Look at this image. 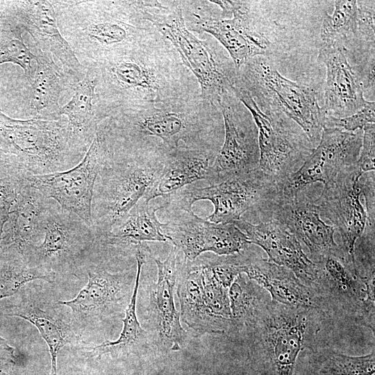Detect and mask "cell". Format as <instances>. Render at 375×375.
Masks as SVG:
<instances>
[{
    "label": "cell",
    "instance_id": "cell-40",
    "mask_svg": "<svg viewBox=\"0 0 375 375\" xmlns=\"http://www.w3.org/2000/svg\"><path fill=\"white\" fill-rule=\"evenodd\" d=\"M24 178L25 177L17 176L0 178V243L4 226Z\"/></svg>",
    "mask_w": 375,
    "mask_h": 375
},
{
    "label": "cell",
    "instance_id": "cell-43",
    "mask_svg": "<svg viewBox=\"0 0 375 375\" xmlns=\"http://www.w3.org/2000/svg\"><path fill=\"white\" fill-rule=\"evenodd\" d=\"M15 363L14 349L0 336V375H6L3 369Z\"/></svg>",
    "mask_w": 375,
    "mask_h": 375
},
{
    "label": "cell",
    "instance_id": "cell-8",
    "mask_svg": "<svg viewBox=\"0 0 375 375\" xmlns=\"http://www.w3.org/2000/svg\"><path fill=\"white\" fill-rule=\"evenodd\" d=\"M316 279L312 286L321 308L374 332V272H365L355 260L338 248L315 262Z\"/></svg>",
    "mask_w": 375,
    "mask_h": 375
},
{
    "label": "cell",
    "instance_id": "cell-1",
    "mask_svg": "<svg viewBox=\"0 0 375 375\" xmlns=\"http://www.w3.org/2000/svg\"><path fill=\"white\" fill-rule=\"evenodd\" d=\"M93 65L108 117L121 109L200 94L196 78L160 32Z\"/></svg>",
    "mask_w": 375,
    "mask_h": 375
},
{
    "label": "cell",
    "instance_id": "cell-11",
    "mask_svg": "<svg viewBox=\"0 0 375 375\" xmlns=\"http://www.w3.org/2000/svg\"><path fill=\"white\" fill-rule=\"evenodd\" d=\"M279 190V185L257 168L206 187H184L162 197V200L171 212L190 211L195 201L208 200L214 206L213 212L206 218L208 221L233 224L248 211L258 215Z\"/></svg>",
    "mask_w": 375,
    "mask_h": 375
},
{
    "label": "cell",
    "instance_id": "cell-10",
    "mask_svg": "<svg viewBox=\"0 0 375 375\" xmlns=\"http://www.w3.org/2000/svg\"><path fill=\"white\" fill-rule=\"evenodd\" d=\"M233 91L250 112L258 128V168L281 185L299 169L315 147L292 120L267 106H258L247 91L236 85Z\"/></svg>",
    "mask_w": 375,
    "mask_h": 375
},
{
    "label": "cell",
    "instance_id": "cell-24",
    "mask_svg": "<svg viewBox=\"0 0 375 375\" xmlns=\"http://www.w3.org/2000/svg\"><path fill=\"white\" fill-rule=\"evenodd\" d=\"M237 256L242 274L264 288L272 300L292 306L322 310L315 292L302 283L289 269L256 255L249 248Z\"/></svg>",
    "mask_w": 375,
    "mask_h": 375
},
{
    "label": "cell",
    "instance_id": "cell-30",
    "mask_svg": "<svg viewBox=\"0 0 375 375\" xmlns=\"http://www.w3.org/2000/svg\"><path fill=\"white\" fill-rule=\"evenodd\" d=\"M176 292L183 322L197 335L224 333L210 315L204 300L203 276L199 260H179Z\"/></svg>",
    "mask_w": 375,
    "mask_h": 375
},
{
    "label": "cell",
    "instance_id": "cell-21",
    "mask_svg": "<svg viewBox=\"0 0 375 375\" xmlns=\"http://www.w3.org/2000/svg\"><path fill=\"white\" fill-rule=\"evenodd\" d=\"M11 15L27 31L32 41L50 53L73 84L85 76L86 69L62 35L51 1H17L12 3Z\"/></svg>",
    "mask_w": 375,
    "mask_h": 375
},
{
    "label": "cell",
    "instance_id": "cell-22",
    "mask_svg": "<svg viewBox=\"0 0 375 375\" xmlns=\"http://www.w3.org/2000/svg\"><path fill=\"white\" fill-rule=\"evenodd\" d=\"M88 253L87 284L73 299L58 302L71 309L73 319L80 325L113 313L126 299L133 279L131 271L111 273L102 262H91Z\"/></svg>",
    "mask_w": 375,
    "mask_h": 375
},
{
    "label": "cell",
    "instance_id": "cell-13",
    "mask_svg": "<svg viewBox=\"0 0 375 375\" xmlns=\"http://www.w3.org/2000/svg\"><path fill=\"white\" fill-rule=\"evenodd\" d=\"M217 108L223 117L224 140L206 180L209 185L254 171L260 159L257 126L233 88L222 96Z\"/></svg>",
    "mask_w": 375,
    "mask_h": 375
},
{
    "label": "cell",
    "instance_id": "cell-20",
    "mask_svg": "<svg viewBox=\"0 0 375 375\" xmlns=\"http://www.w3.org/2000/svg\"><path fill=\"white\" fill-rule=\"evenodd\" d=\"M51 201L24 178L3 228L0 256L22 258L26 262L44 240Z\"/></svg>",
    "mask_w": 375,
    "mask_h": 375
},
{
    "label": "cell",
    "instance_id": "cell-12",
    "mask_svg": "<svg viewBox=\"0 0 375 375\" xmlns=\"http://www.w3.org/2000/svg\"><path fill=\"white\" fill-rule=\"evenodd\" d=\"M231 3V17L227 19L216 16L210 1H181V6L186 28L215 38L225 48L238 71L251 58L267 55L271 43L258 28L251 3Z\"/></svg>",
    "mask_w": 375,
    "mask_h": 375
},
{
    "label": "cell",
    "instance_id": "cell-16",
    "mask_svg": "<svg viewBox=\"0 0 375 375\" xmlns=\"http://www.w3.org/2000/svg\"><path fill=\"white\" fill-rule=\"evenodd\" d=\"M363 174L356 164L346 168L325 185L321 194L314 200L320 216L332 223L340 235V247L352 258H355V246L367 221L361 201Z\"/></svg>",
    "mask_w": 375,
    "mask_h": 375
},
{
    "label": "cell",
    "instance_id": "cell-29",
    "mask_svg": "<svg viewBox=\"0 0 375 375\" xmlns=\"http://www.w3.org/2000/svg\"><path fill=\"white\" fill-rule=\"evenodd\" d=\"M28 46L37 63L31 84V115L33 118L58 119L61 93L72 88L74 84L50 53L41 49L33 41Z\"/></svg>",
    "mask_w": 375,
    "mask_h": 375
},
{
    "label": "cell",
    "instance_id": "cell-34",
    "mask_svg": "<svg viewBox=\"0 0 375 375\" xmlns=\"http://www.w3.org/2000/svg\"><path fill=\"white\" fill-rule=\"evenodd\" d=\"M334 3L333 14H326L323 19L321 45L335 46L345 49L349 42L361 33L360 8L358 1L338 0Z\"/></svg>",
    "mask_w": 375,
    "mask_h": 375
},
{
    "label": "cell",
    "instance_id": "cell-14",
    "mask_svg": "<svg viewBox=\"0 0 375 375\" xmlns=\"http://www.w3.org/2000/svg\"><path fill=\"white\" fill-rule=\"evenodd\" d=\"M107 152L106 142L97 131L90 148L78 164L66 171L27 176L25 180L47 199L56 201L92 227L94 187Z\"/></svg>",
    "mask_w": 375,
    "mask_h": 375
},
{
    "label": "cell",
    "instance_id": "cell-35",
    "mask_svg": "<svg viewBox=\"0 0 375 375\" xmlns=\"http://www.w3.org/2000/svg\"><path fill=\"white\" fill-rule=\"evenodd\" d=\"M233 327L247 330L271 300L269 294L242 274L235 279L229 292Z\"/></svg>",
    "mask_w": 375,
    "mask_h": 375
},
{
    "label": "cell",
    "instance_id": "cell-3",
    "mask_svg": "<svg viewBox=\"0 0 375 375\" xmlns=\"http://www.w3.org/2000/svg\"><path fill=\"white\" fill-rule=\"evenodd\" d=\"M59 30L87 66L135 46L159 31L136 1H51Z\"/></svg>",
    "mask_w": 375,
    "mask_h": 375
},
{
    "label": "cell",
    "instance_id": "cell-6",
    "mask_svg": "<svg viewBox=\"0 0 375 375\" xmlns=\"http://www.w3.org/2000/svg\"><path fill=\"white\" fill-rule=\"evenodd\" d=\"M149 21L172 44L183 65L196 78L201 97L217 108L237 79L235 65L223 47L210 35L197 36L185 24L181 1H137Z\"/></svg>",
    "mask_w": 375,
    "mask_h": 375
},
{
    "label": "cell",
    "instance_id": "cell-23",
    "mask_svg": "<svg viewBox=\"0 0 375 375\" xmlns=\"http://www.w3.org/2000/svg\"><path fill=\"white\" fill-rule=\"evenodd\" d=\"M233 224L247 235L251 244L265 250L268 260L289 269L302 283L312 288L317 276L316 265L285 227L275 221L253 224L242 218Z\"/></svg>",
    "mask_w": 375,
    "mask_h": 375
},
{
    "label": "cell",
    "instance_id": "cell-4",
    "mask_svg": "<svg viewBox=\"0 0 375 375\" xmlns=\"http://www.w3.org/2000/svg\"><path fill=\"white\" fill-rule=\"evenodd\" d=\"M104 139L108 152L95 181L91 204L92 228L96 234L109 231L142 199L165 161V151L156 140L149 139L137 149L122 150Z\"/></svg>",
    "mask_w": 375,
    "mask_h": 375
},
{
    "label": "cell",
    "instance_id": "cell-5",
    "mask_svg": "<svg viewBox=\"0 0 375 375\" xmlns=\"http://www.w3.org/2000/svg\"><path fill=\"white\" fill-rule=\"evenodd\" d=\"M331 317L321 309L270 300L246 331L253 356L266 375H293L303 349L317 352Z\"/></svg>",
    "mask_w": 375,
    "mask_h": 375
},
{
    "label": "cell",
    "instance_id": "cell-38",
    "mask_svg": "<svg viewBox=\"0 0 375 375\" xmlns=\"http://www.w3.org/2000/svg\"><path fill=\"white\" fill-rule=\"evenodd\" d=\"M320 372L323 375H373L375 372L374 351L360 356L326 351L323 353Z\"/></svg>",
    "mask_w": 375,
    "mask_h": 375
},
{
    "label": "cell",
    "instance_id": "cell-25",
    "mask_svg": "<svg viewBox=\"0 0 375 375\" xmlns=\"http://www.w3.org/2000/svg\"><path fill=\"white\" fill-rule=\"evenodd\" d=\"M345 49L321 45L318 61L324 65L326 78L324 93L326 115L344 117L353 115L365 104L363 89L351 67Z\"/></svg>",
    "mask_w": 375,
    "mask_h": 375
},
{
    "label": "cell",
    "instance_id": "cell-2",
    "mask_svg": "<svg viewBox=\"0 0 375 375\" xmlns=\"http://www.w3.org/2000/svg\"><path fill=\"white\" fill-rule=\"evenodd\" d=\"M219 110L200 94L121 109L99 127L115 148L129 149L151 139L165 151L181 146L218 152L222 140Z\"/></svg>",
    "mask_w": 375,
    "mask_h": 375
},
{
    "label": "cell",
    "instance_id": "cell-26",
    "mask_svg": "<svg viewBox=\"0 0 375 375\" xmlns=\"http://www.w3.org/2000/svg\"><path fill=\"white\" fill-rule=\"evenodd\" d=\"M180 253V250L174 247L164 261L153 258L158 268V278L151 294L155 328L160 340L170 345L174 351L181 349L186 338L174 303Z\"/></svg>",
    "mask_w": 375,
    "mask_h": 375
},
{
    "label": "cell",
    "instance_id": "cell-42",
    "mask_svg": "<svg viewBox=\"0 0 375 375\" xmlns=\"http://www.w3.org/2000/svg\"><path fill=\"white\" fill-rule=\"evenodd\" d=\"M28 174L13 156L0 155V178L6 177H26Z\"/></svg>",
    "mask_w": 375,
    "mask_h": 375
},
{
    "label": "cell",
    "instance_id": "cell-18",
    "mask_svg": "<svg viewBox=\"0 0 375 375\" xmlns=\"http://www.w3.org/2000/svg\"><path fill=\"white\" fill-rule=\"evenodd\" d=\"M162 230L183 257L194 261L202 253L231 256L249 248L247 235L233 224L214 223L197 216L192 210L182 212L164 223Z\"/></svg>",
    "mask_w": 375,
    "mask_h": 375
},
{
    "label": "cell",
    "instance_id": "cell-41",
    "mask_svg": "<svg viewBox=\"0 0 375 375\" xmlns=\"http://www.w3.org/2000/svg\"><path fill=\"white\" fill-rule=\"evenodd\" d=\"M362 140L356 166L362 173L374 171L375 125L369 124L362 128Z\"/></svg>",
    "mask_w": 375,
    "mask_h": 375
},
{
    "label": "cell",
    "instance_id": "cell-9",
    "mask_svg": "<svg viewBox=\"0 0 375 375\" xmlns=\"http://www.w3.org/2000/svg\"><path fill=\"white\" fill-rule=\"evenodd\" d=\"M235 85L247 91L258 106L295 122L314 147L319 143L326 113L311 88L283 76L261 56L251 58L238 70Z\"/></svg>",
    "mask_w": 375,
    "mask_h": 375
},
{
    "label": "cell",
    "instance_id": "cell-15",
    "mask_svg": "<svg viewBox=\"0 0 375 375\" xmlns=\"http://www.w3.org/2000/svg\"><path fill=\"white\" fill-rule=\"evenodd\" d=\"M362 129L353 132L324 127L319 142L299 169L280 185V198L292 199L308 185L332 182L346 168L356 163Z\"/></svg>",
    "mask_w": 375,
    "mask_h": 375
},
{
    "label": "cell",
    "instance_id": "cell-28",
    "mask_svg": "<svg viewBox=\"0 0 375 375\" xmlns=\"http://www.w3.org/2000/svg\"><path fill=\"white\" fill-rule=\"evenodd\" d=\"M85 69V77L73 85L74 94L67 104L60 107L58 116L65 117L74 141L87 152L98 126L108 117L101 107L96 91L95 67L91 64Z\"/></svg>",
    "mask_w": 375,
    "mask_h": 375
},
{
    "label": "cell",
    "instance_id": "cell-36",
    "mask_svg": "<svg viewBox=\"0 0 375 375\" xmlns=\"http://www.w3.org/2000/svg\"><path fill=\"white\" fill-rule=\"evenodd\" d=\"M56 278V272L44 266H30L22 258L0 256V299L14 295L32 281L53 283Z\"/></svg>",
    "mask_w": 375,
    "mask_h": 375
},
{
    "label": "cell",
    "instance_id": "cell-31",
    "mask_svg": "<svg viewBox=\"0 0 375 375\" xmlns=\"http://www.w3.org/2000/svg\"><path fill=\"white\" fill-rule=\"evenodd\" d=\"M149 203L140 200L109 231L95 234L96 237L108 244L131 249L147 241L170 242L162 230L164 223L156 215L158 210L166 208V203L163 201L158 205Z\"/></svg>",
    "mask_w": 375,
    "mask_h": 375
},
{
    "label": "cell",
    "instance_id": "cell-39",
    "mask_svg": "<svg viewBox=\"0 0 375 375\" xmlns=\"http://www.w3.org/2000/svg\"><path fill=\"white\" fill-rule=\"evenodd\" d=\"M375 122V103L366 101L365 106L353 113L344 117L326 115L324 127L336 128L349 132L362 129L369 124Z\"/></svg>",
    "mask_w": 375,
    "mask_h": 375
},
{
    "label": "cell",
    "instance_id": "cell-27",
    "mask_svg": "<svg viewBox=\"0 0 375 375\" xmlns=\"http://www.w3.org/2000/svg\"><path fill=\"white\" fill-rule=\"evenodd\" d=\"M162 169L142 199L149 203L199 180H206L218 152L181 146L165 151Z\"/></svg>",
    "mask_w": 375,
    "mask_h": 375
},
{
    "label": "cell",
    "instance_id": "cell-19",
    "mask_svg": "<svg viewBox=\"0 0 375 375\" xmlns=\"http://www.w3.org/2000/svg\"><path fill=\"white\" fill-rule=\"evenodd\" d=\"M258 217L261 222L275 221L292 233L308 248L309 258L315 262L338 248L334 240L333 226L326 224L314 201L301 192L292 199H282L278 195L268 203Z\"/></svg>",
    "mask_w": 375,
    "mask_h": 375
},
{
    "label": "cell",
    "instance_id": "cell-37",
    "mask_svg": "<svg viewBox=\"0 0 375 375\" xmlns=\"http://www.w3.org/2000/svg\"><path fill=\"white\" fill-rule=\"evenodd\" d=\"M10 16L11 22H5L0 27V64L10 62L19 65L31 85L35 74L32 65L35 56L22 39L23 28Z\"/></svg>",
    "mask_w": 375,
    "mask_h": 375
},
{
    "label": "cell",
    "instance_id": "cell-33",
    "mask_svg": "<svg viewBox=\"0 0 375 375\" xmlns=\"http://www.w3.org/2000/svg\"><path fill=\"white\" fill-rule=\"evenodd\" d=\"M148 247L145 243L137 247L135 258L137 262V272L133 294L125 310V317L122 319L123 328L119 337L115 341H106L92 348V353L101 356L107 353H131L147 342V333L141 327L136 315V299L140 283L142 267L146 260Z\"/></svg>",
    "mask_w": 375,
    "mask_h": 375
},
{
    "label": "cell",
    "instance_id": "cell-7",
    "mask_svg": "<svg viewBox=\"0 0 375 375\" xmlns=\"http://www.w3.org/2000/svg\"><path fill=\"white\" fill-rule=\"evenodd\" d=\"M0 143L31 175L66 171L86 152L74 141L66 118L15 119L0 112Z\"/></svg>",
    "mask_w": 375,
    "mask_h": 375
},
{
    "label": "cell",
    "instance_id": "cell-32",
    "mask_svg": "<svg viewBox=\"0 0 375 375\" xmlns=\"http://www.w3.org/2000/svg\"><path fill=\"white\" fill-rule=\"evenodd\" d=\"M4 315L18 317L34 325L49 347L51 375H57V357L61 349L75 340V332L58 311L53 308H41L34 302L22 300L10 306Z\"/></svg>",
    "mask_w": 375,
    "mask_h": 375
},
{
    "label": "cell",
    "instance_id": "cell-17",
    "mask_svg": "<svg viewBox=\"0 0 375 375\" xmlns=\"http://www.w3.org/2000/svg\"><path fill=\"white\" fill-rule=\"evenodd\" d=\"M95 233L76 215L51 199L42 242L27 258L30 266L42 265L55 272L78 263L92 247Z\"/></svg>",
    "mask_w": 375,
    "mask_h": 375
}]
</instances>
